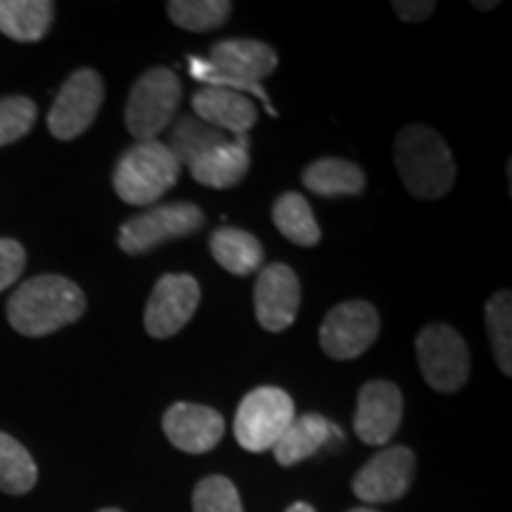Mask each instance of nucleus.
<instances>
[{"instance_id": "nucleus-1", "label": "nucleus", "mask_w": 512, "mask_h": 512, "mask_svg": "<svg viewBox=\"0 0 512 512\" xmlns=\"http://www.w3.org/2000/svg\"><path fill=\"white\" fill-rule=\"evenodd\" d=\"M86 313V294L64 275H36L17 287L8 302V320L19 335L46 337Z\"/></svg>"}, {"instance_id": "nucleus-2", "label": "nucleus", "mask_w": 512, "mask_h": 512, "mask_svg": "<svg viewBox=\"0 0 512 512\" xmlns=\"http://www.w3.org/2000/svg\"><path fill=\"white\" fill-rule=\"evenodd\" d=\"M396 169L415 200H439L456 183V162L451 147L437 131L425 124H411L396 136Z\"/></svg>"}, {"instance_id": "nucleus-3", "label": "nucleus", "mask_w": 512, "mask_h": 512, "mask_svg": "<svg viewBox=\"0 0 512 512\" xmlns=\"http://www.w3.org/2000/svg\"><path fill=\"white\" fill-rule=\"evenodd\" d=\"M181 164L162 140H143L121 155L114 169V190L119 200L133 207H147L174 188Z\"/></svg>"}, {"instance_id": "nucleus-4", "label": "nucleus", "mask_w": 512, "mask_h": 512, "mask_svg": "<svg viewBox=\"0 0 512 512\" xmlns=\"http://www.w3.org/2000/svg\"><path fill=\"white\" fill-rule=\"evenodd\" d=\"M183 88L176 72L169 67H155L145 72L131 88L126 102V128L138 143L157 140L162 131L174 121L181 105Z\"/></svg>"}, {"instance_id": "nucleus-5", "label": "nucleus", "mask_w": 512, "mask_h": 512, "mask_svg": "<svg viewBox=\"0 0 512 512\" xmlns=\"http://www.w3.org/2000/svg\"><path fill=\"white\" fill-rule=\"evenodd\" d=\"M294 420L292 396L280 387H256L235 413V439L249 453H264L278 444Z\"/></svg>"}, {"instance_id": "nucleus-6", "label": "nucleus", "mask_w": 512, "mask_h": 512, "mask_svg": "<svg viewBox=\"0 0 512 512\" xmlns=\"http://www.w3.org/2000/svg\"><path fill=\"white\" fill-rule=\"evenodd\" d=\"M422 380L434 392L453 394L470 380V351L465 339L448 325L434 323L420 330L415 339Z\"/></svg>"}, {"instance_id": "nucleus-7", "label": "nucleus", "mask_w": 512, "mask_h": 512, "mask_svg": "<svg viewBox=\"0 0 512 512\" xmlns=\"http://www.w3.org/2000/svg\"><path fill=\"white\" fill-rule=\"evenodd\" d=\"M204 226V214L197 204L176 202L162 204V207L147 209L143 214L128 219L119 228V249L121 252L136 256L169 240L188 238Z\"/></svg>"}, {"instance_id": "nucleus-8", "label": "nucleus", "mask_w": 512, "mask_h": 512, "mask_svg": "<svg viewBox=\"0 0 512 512\" xmlns=\"http://www.w3.org/2000/svg\"><path fill=\"white\" fill-rule=\"evenodd\" d=\"M105 100V83L95 69H79L64 81L48 112V128L57 140H74L86 133Z\"/></svg>"}, {"instance_id": "nucleus-9", "label": "nucleus", "mask_w": 512, "mask_h": 512, "mask_svg": "<svg viewBox=\"0 0 512 512\" xmlns=\"http://www.w3.org/2000/svg\"><path fill=\"white\" fill-rule=\"evenodd\" d=\"M380 335L375 306L361 299L337 304L320 325V347L335 361H351L373 347Z\"/></svg>"}, {"instance_id": "nucleus-10", "label": "nucleus", "mask_w": 512, "mask_h": 512, "mask_svg": "<svg viewBox=\"0 0 512 512\" xmlns=\"http://www.w3.org/2000/svg\"><path fill=\"white\" fill-rule=\"evenodd\" d=\"M200 283L188 273H169L157 280L145 306V330L155 339L181 332L200 306Z\"/></svg>"}, {"instance_id": "nucleus-11", "label": "nucleus", "mask_w": 512, "mask_h": 512, "mask_svg": "<svg viewBox=\"0 0 512 512\" xmlns=\"http://www.w3.org/2000/svg\"><path fill=\"white\" fill-rule=\"evenodd\" d=\"M415 477V456L406 446H389L356 472L351 489L363 503H392L408 494Z\"/></svg>"}, {"instance_id": "nucleus-12", "label": "nucleus", "mask_w": 512, "mask_h": 512, "mask_svg": "<svg viewBox=\"0 0 512 512\" xmlns=\"http://www.w3.org/2000/svg\"><path fill=\"white\" fill-rule=\"evenodd\" d=\"M302 285L297 273L287 264H271L259 273L254 285V311L261 328L283 332L299 313Z\"/></svg>"}, {"instance_id": "nucleus-13", "label": "nucleus", "mask_w": 512, "mask_h": 512, "mask_svg": "<svg viewBox=\"0 0 512 512\" xmlns=\"http://www.w3.org/2000/svg\"><path fill=\"white\" fill-rule=\"evenodd\" d=\"M403 418V394L396 384L373 380L358 392L354 432L363 444H389Z\"/></svg>"}, {"instance_id": "nucleus-14", "label": "nucleus", "mask_w": 512, "mask_h": 512, "mask_svg": "<svg viewBox=\"0 0 512 512\" xmlns=\"http://www.w3.org/2000/svg\"><path fill=\"white\" fill-rule=\"evenodd\" d=\"M164 432L178 451L207 453L219 446L226 432V420L219 411L200 403H174L164 413Z\"/></svg>"}, {"instance_id": "nucleus-15", "label": "nucleus", "mask_w": 512, "mask_h": 512, "mask_svg": "<svg viewBox=\"0 0 512 512\" xmlns=\"http://www.w3.org/2000/svg\"><path fill=\"white\" fill-rule=\"evenodd\" d=\"M192 110L204 124L219 131L235 133V138L247 136V131L259 121L256 105L247 95L226 91V88L204 86L192 95Z\"/></svg>"}, {"instance_id": "nucleus-16", "label": "nucleus", "mask_w": 512, "mask_h": 512, "mask_svg": "<svg viewBox=\"0 0 512 512\" xmlns=\"http://www.w3.org/2000/svg\"><path fill=\"white\" fill-rule=\"evenodd\" d=\"M209 62L242 81L259 83L278 69V53L268 43L252 38H228L211 48Z\"/></svg>"}, {"instance_id": "nucleus-17", "label": "nucleus", "mask_w": 512, "mask_h": 512, "mask_svg": "<svg viewBox=\"0 0 512 512\" xmlns=\"http://www.w3.org/2000/svg\"><path fill=\"white\" fill-rule=\"evenodd\" d=\"M332 437L342 439V432H339L335 422H330L325 415H294L290 427H287L283 437L278 439V444L273 446L275 460L283 467L302 463V460L311 458L313 453H318L323 446H328Z\"/></svg>"}, {"instance_id": "nucleus-18", "label": "nucleus", "mask_w": 512, "mask_h": 512, "mask_svg": "<svg viewBox=\"0 0 512 512\" xmlns=\"http://www.w3.org/2000/svg\"><path fill=\"white\" fill-rule=\"evenodd\" d=\"M249 171V145L247 136H240L235 140H228L207 155L190 164V174L200 185L214 190H228L235 188L245 181Z\"/></svg>"}, {"instance_id": "nucleus-19", "label": "nucleus", "mask_w": 512, "mask_h": 512, "mask_svg": "<svg viewBox=\"0 0 512 512\" xmlns=\"http://www.w3.org/2000/svg\"><path fill=\"white\" fill-rule=\"evenodd\" d=\"M302 183L318 197H354L366 188V174L349 159L325 157L306 166Z\"/></svg>"}, {"instance_id": "nucleus-20", "label": "nucleus", "mask_w": 512, "mask_h": 512, "mask_svg": "<svg viewBox=\"0 0 512 512\" xmlns=\"http://www.w3.org/2000/svg\"><path fill=\"white\" fill-rule=\"evenodd\" d=\"M209 249L214 261L221 268H226L228 273L240 275H252L264 264V247L254 238L252 233L242 228H219L211 233Z\"/></svg>"}, {"instance_id": "nucleus-21", "label": "nucleus", "mask_w": 512, "mask_h": 512, "mask_svg": "<svg viewBox=\"0 0 512 512\" xmlns=\"http://www.w3.org/2000/svg\"><path fill=\"white\" fill-rule=\"evenodd\" d=\"M55 5L50 0H0V34L12 41L34 43L50 31Z\"/></svg>"}, {"instance_id": "nucleus-22", "label": "nucleus", "mask_w": 512, "mask_h": 512, "mask_svg": "<svg viewBox=\"0 0 512 512\" xmlns=\"http://www.w3.org/2000/svg\"><path fill=\"white\" fill-rule=\"evenodd\" d=\"M273 223L287 240L299 247H316L320 228L316 216L299 192H285L273 204Z\"/></svg>"}, {"instance_id": "nucleus-23", "label": "nucleus", "mask_w": 512, "mask_h": 512, "mask_svg": "<svg viewBox=\"0 0 512 512\" xmlns=\"http://www.w3.org/2000/svg\"><path fill=\"white\" fill-rule=\"evenodd\" d=\"M228 143V136L219 128L204 124L202 119L197 117H181L171 128V136L166 147L171 150V155L176 157L178 164H192L195 159L207 155L209 150Z\"/></svg>"}, {"instance_id": "nucleus-24", "label": "nucleus", "mask_w": 512, "mask_h": 512, "mask_svg": "<svg viewBox=\"0 0 512 512\" xmlns=\"http://www.w3.org/2000/svg\"><path fill=\"white\" fill-rule=\"evenodd\" d=\"M38 479L31 453L15 437L0 432V491L10 496L29 494Z\"/></svg>"}, {"instance_id": "nucleus-25", "label": "nucleus", "mask_w": 512, "mask_h": 512, "mask_svg": "<svg viewBox=\"0 0 512 512\" xmlns=\"http://www.w3.org/2000/svg\"><path fill=\"white\" fill-rule=\"evenodd\" d=\"M486 330L491 349L503 375H512V297L508 290H498L486 304Z\"/></svg>"}, {"instance_id": "nucleus-26", "label": "nucleus", "mask_w": 512, "mask_h": 512, "mask_svg": "<svg viewBox=\"0 0 512 512\" xmlns=\"http://www.w3.org/2000/svg\"><path fill=\"white\" fill-rule=\"evenodd\" d=\"M166 10L171 22L185 31H214L228 22L233 5L228 0H171Z\"/></svg>"}, {"instance_id": "nucleus-27", "label": "nucleus", "mask_w": 512, "mask_h": 512, "mask_svg": "<svg viewBox=\"0 0 512 512\" xmlns=\"http://www.w3.org/2000/svg\"><path fill=\"white\" fill-rule=\"evenodd\" d=\"M192 510L195 512H242L238 486L228 477H204L192 491Z\"/></svg>"}, {"instance_id": "nucleus-28", "label": "nucleus", "mask_w": 512, "mask_h": 512, "mask_svg": "<svg viewBox=\"0 0 512 512\" xmlns=\"http://www.w3.org/2000/svg\"><path fill=\"white\" fill-rule=\"evenodd\" d=\"M188 64H190V74L195 76L197 81H202L204 86H211V88H226V91H235V93H249L254 95V98L261 100V105L266 107L268 114L275 117V110L271 107V100H268V95L264 88L259 86V83H252V81H242L238 76L223 72V69L214 67L209 60H202V57H195L190 55L188 57Z\"/></svg>"}, {"instance_id": "nucleus-29", "label": "nucleus", "mask_w": 512, "mask_h": 512, "mask_svg": "<svg viewBox=\"0 0 512 512\" xmlns=\"http://www.w3.org/2000/svg\"><path fill=\"white\" fill-rule=\"evenodd\" d=\"M38 110L34 100L24 95H10L0 98V147L17 143L34 128Z\"/></svg>"}, {"instance_id": "nucleus-30", "label": "nucleus", "mask_w": 512, "mask_h": 512, "mask_svg": "<svg viewBox=\"0 0 512 512\" xmlns=\"http://www.w3.org/2000/svg\"><path fill=\"white\" fill-rule=\"evenodd\" d=\"M27 266V252L17 240L0 238V292L17 283Z\"/></svg>"}, {"instance_id": "nucleus-31", "label": "nucleus", "mask_w": 512, "mask_h": 512, "mask_svg": "<svg viewBox=\"0 0 512 512\" xmlns=\"http://www.w3.org/2000/svg\"><path fill=\"white\" fill-rule=\"evenodd\" d=\"M392 10L403 22H425L437 10V3H432V0H396L392 3Z\"/></svg>"}, {"instance_id": "nucleus-32", "label": "nucleus", "mask_w": 512, "mask_h": 512, "mask_svg": "<svg viewBox=\"0 0 512 512\" xmlns=\"http://www.w3.org/2000/svg\"><path fill=\"white\" fill-rule=\"evenodd\" d=\"M285 512H316V510H313L309 503H294V505H290V508H287Z\"/></svg>"}, {"instance_id": "nucleus-33", "label": "nucleus", "mask_w": 512, "mask_h": 512, "mask_svg": "<svg viewBox=\"0 0 512 512\" xmlns=\"http://www.w3.org/2000/svg\"><path fill=\"white\" fill-rule=\"evenodd\" d=\"M472 5H475V8H479V10H491V8H498V0H491V3H477V0H475Z\"/></svg>"}, {"instance_id": "nucleus-34", "label": "nucleus", "mask_w": 512, "mask_h": 512, "mask_svg": "<svg viewBox=\"0 0 512 512\" xmlns=\"http://www.w3.org/2000/svg\"><path fill=\"white\" fill-rule=\"evenodd\" d=\"M349 512H380V510H373V508H354V510H349Z\"/></svg>"}, {"instance_id": "nucleus-35", "label": "nucleus", "mask_w": 512, "mask_h": 512, "mask_svg": "<svg viewBox=\"0 0 512 512\" xmlns=\"http://www.w3.org/2000/svg\"><path fill=\"white\" fill-rule=\"evenodd\" d=\"M100 512H124V510H119V508H105V510H100Z\"/></svg>"}]
</instances>
